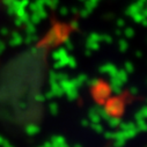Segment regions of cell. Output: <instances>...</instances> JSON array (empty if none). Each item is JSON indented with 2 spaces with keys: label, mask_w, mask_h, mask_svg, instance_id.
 <instances>
[]
</instances>
